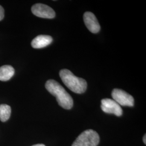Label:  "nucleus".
<instances>
[{"mask_svg":"<svg viewBox=\"0 0 146 146\" xmlns=\"http://www.w3.org/2000/svg\"><path fill=\"white\" fill-rule=\"evenodd\" d=\"M59 74L63 84L74 93L82 94L86 92L87 84L85 80L76 77L66 69L61 70Z\"/></svg>","mask_w":146,"mask_h":146,"instance_id":"f03ea898","label":"nucleus"},{"mask_svg":"<svg viewBox=\"0 0 146 146\" xmlns=\"http://www.w3.org/2000/svg\"><path fill=\"white\" fill-rule=\"evenodd\" d=\"M47 90L56 97L58 104L66 110H70L73 106V100L62 86L54 80H48L45 85Z\"/></svg>","mask_w":146,"mask_h":146,"instance_id":"f257e3e1","label":"nucleus"},{"mask_svg":"<svg viewBox=\"0 0 146 146\" xmlns=\"http://www.w3.org/2000/svg\"><path fill=\"white\" fill-rule=\"evenodd\" d=\"M101 108L104 113L113 114L117 116H121L123 113V111L120 105L114 100L110 99L102 100Z\"/></svg>","mask_w":146,"mask_h":146,"instance_id":"39448f33","label":"nucleus"},{"mask_svg":"<svg viewBox=\"0 0 146 146\" xmlns=\"http://www.w3.org/2000/svg\"><path fill=\"white\" fill-rule=\"evenodd\" d=\"M5 16V11L3 7L0 5V21L2 20Z\"/></svg>","mask_w":146,"mask_h":146,"instance_id":"9b49d317","label":"nucleus"},{"mask_svg":"<svg viewBox=\"0 0 146 146\" xmlns=\"http://www.w3.org/2000/svg\"><path fill=\"white\" fill-rule=\"evenodd\" d=\"M143 142H144V143L145 144H146V134L145 135V136H143Z\"/></svg>","mask_w":146,"mask_h":146,"instance_id":"f8f14e48","label":"nucleus"},{"mask_svg":"<svg viewBox=\"0 0 146 146\" xmlns=\"http://www.w3.org/2000/svg\"><path fill=\"white\" fill-rule=\"evenodd\" d=\"M11 107L7 104L0 105V120L2 122H5L9 120L11 115Z\"/></svg>","mask_w":146,"mask_h":146,"instance_id":"9d476101","label":"nucleus"},{"mask_svg":"<svg viewBox=\"0 0 146 146\" xmlns=\"http://www.w3.org/2000/svg\"><path fill=\"white\" fill-rule=\"evenodd\" d=\"M15 69L9 65H5L0 67V81H7L14 75Z\"/></svg>","mask_w":146,"mask_h":146,"instance_id":"1a4fd4ad","label":"nucleus"},{"mask_svg":"<svg viewBox=\"0 0 146 146\" xmlns=\"http://www.w3.org/2000/svg\"><path fill=\"white\" fill-rule=\"evenodd\" d=\"M84 23L89 31L94 33H98L100 30V26L94 14L90 11L86 12L84 15Z\"/></svg>","mask_w":146,"mask_h":146,"instance_id":"0eeeda50","label":"nucleus"},{"mask_svg":"<svg viewBox=\"0 0 146 146\" xmlns=\"http://www.w3.org/2000/svg\"><path fill=\"white\" fill-rule=\"evenodd\" d=\"M32 146H46L44 145L43 144H37V145H33Z\"/></svg>","mask_w":146,"mask_h":146,"instance_id":"ddd939ff","label":"nucleus"},{"mask_svg":"<svg viewBox=\"0 0 146 146\" xmlns=\"http://www.w3.org/2000/svg\"><path fill=\"white\" fill-rule=\"evenodd\" d=\"M33 14L37 17L44 19H53L55 16V13L52 8L48 5L37 3L31 7Z\"/></svg>","mask_w":146,"mask_h":146,"instance_id":"423d86ee","label":"nucleus"},{"mask_svg":"<svg viewBox=\"0 0 146 146\" xmlns=\"http://www.w3.org/2000/svg\"><path fill=\"white\" fill-rule=\"evenodd\" d=\"M113 100L122 106L133 107L134 104V100L130 94L120 89H114L111 93Z\"/></svg>","mask_w":146,"mask_h":146,"instance_id":"20e7f679","label":"nucleus"},{"mask_svg":"<svg viewBox=\"0 0 146 146\" xmlns=\"http://www.w3.org/2000/svg\"><path fill=\"white\" fill-rule=\"evenodd\" d=\"M99 142L98 133L92 129H88L78 136L72 146H97Z\"/></svg>","mask_w":146,"mask_h":146,"instance_id":"7ed1b4c3","label":"nucleus"},{"mask_svg":"<svg viewBox=\"0 0 146 146\" xmlns=\"http://www.w3.org/2000/svg\"><path fill=\"white\" fill-rule=\"evenodd\" d=\"M52 42V37L46 35H40L33 40L31 45L34 48L40 49L47 47Z\"/></svg>","mask_w":146,"mask_h":146,"instance_id":"6e6552de","label":"nucleus"}]
</instances>
